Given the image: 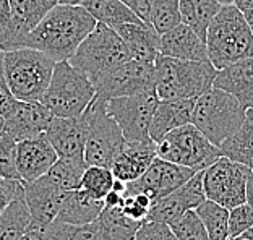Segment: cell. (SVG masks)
<instances>
[{"instance_id": "obj_1", "label": "cell", "mask_w": 253, "mask_h": 240, "mask_svg": "<svg viewBox=\"0 0 253 240\" xmlns=\"http://www.w3.org/2000/svg\"><path fill=\"white\" fill-rule=\"evenodd\" d=\"M96 25V20L82 5H55L23 39L20 49L26 47L42 52L55 64L67 62Z\"/></svg>"}, {"instance_id": "obj_2", "label": "cell", "mask_w": 253, "mask_h": 240, "mask_svg": "<svg viewBox=\"0 0 253 240\" xmlns=\"http://www.w3.org/2000/svg\"><path fill=\"white\" fill-rule=\"evenodd\" d=\"M210 64L217 72L253 57V36L244 13L226 5L210 23L205 38Z\"/></svg>"}, {"instance_id": "obj_3", "label": "cell", "mask_w": 253, "mask_h": 240, "mask_svg": "<svg viewBox=\"0 0 253 240\" xmlns=\"http://www.w3.org/2000/svg\"><path fill=\"white\" fill-rule=\"evenodd\" d=\"M55 62L34 49L0 52V70L15 99L41 102L52 78Z\"/></svg>"}, {"instance_id": "obj_4", "label": "cell", "mask_w": 253, "mask_h": 240, "mask_svg": "<svg viewBox=\"0 0 253 240\" xmlns=\"http://www.w3.org/2000/svg\"><path fill=\"white\" fill-rule=\"evenodd\" d=\"M154 89L159 101H197L200 96L212 89L217 73L210 62H185L164 55H158L154 60Z\"/></svg>"}, {"instance_id": "obj_5", "label": "cell", "mask_w": 253, "mask_h": 240, "mask_svg": "<svg viewBox=\"0 0 253 240\" xmlns=\"http://www.w3.org/2000/svg\"><path fill=\"white\" fill-rule=\"evenodd\" d=\"M247 109L234 96L221 89H210L195 101L192 125L211 145L219 148L242 127Z\"/></svg>"}, {"instance_id": "obj_6", "label": "cell", "mask_w": 253, "mask_h": 240, "mask_svg": "<svg viewBox=\"0 0 253 240\" xmlns=\"http://www.w3.org/2000/svg\"><path fill=\"white\" fill-rule=\"evenodd\" d=\"M94 96V86L82 70L75 68L68 60L57 62L41 104L52 117L73 119L83 116Z\"/></svg>"}, {"instance_id": "obj_7", "label": "cell", "mask_w": 253, "mask_h": 240, "mask_svg": "<svg viewBox=\"0 0 253 240\" xmlns=\"http://www.w3.org/2000/svg\"><path fill=\"white\" fill-rule=\"evenodd\" d=\"M128 60H131L130 52L119 34L97 23L68 62L82 70L94 86L106 75Z\"/></svg>"}, {"instance_id": "obj_8", "label": "cell", "mask_w": 253, "mask_h": 240, "mask_svg": "<svg viewBox=\"0 0 253 240\" xmlns=\"http://www.w3.org/2000/svg\"><path fill=\"white\" fill-rule=\"evenodd\" d=\"M86 123V143L83 161L86 165L111 169L119 153L124 150L125 138L116 123L106 111V102L93 99L88 109L84 111Z\"/></svg>"}, {"instance_id": "obj_9", "label": "cell", "mask_w": 253, "mask_h": 240, "mask_svg": "<svg viewBox=\"0 0 253 240\" xmlns=\"http://www.w3.org/2000/svg\"><path fill=\"white\" fill-rule=\"evenodd\" d=\"M156 145V156L164 161L200 172L221 158L219 148L205 138L192 123L172 130Z\"/></svg>"}, {"instance_id": "obj_10", "label": "cell", "mask_w": 253, "mask_h": 240, "mask_svg": "<svg viewBox=\"0 0 253 240\" xmlns=\"http://www.w3.org/2000/svg\"><path fill=\"white\" fill-rule=\"evenodd\" d=\"M253 172L227 158H217L203 170V190L210 201L231 211L247 200V180Z\"/></svg>"}, {"instance_id": "obj_11", "label": "cell", "mask_w": 253, "mask_h": 240, "mask_svg": "<svg viewBox=\"0 0 253 240\" xmlns=\"http://www.w3.org/2000/svg\"><path fill=\"white\" fill-rule=\"evenodd\" d=\"M159 98L156 89H146L141 93L117 98L106 102V111L122 131L125 141L138 143L149 140V127L158 107Z\"/></svg>"}, {"instance_id": "obj_12", "label": "cell", "mask_w": 253, "mask_h": 240, "mask_svg": "<svg viewBox=\"0 0 253 240\" xmlns=\"http://www.w3.org/2000/svg\"><path fill=\"white\" fill-rule=\"evenodd\" d=\"M154 83H156L154 64L128 60L94 84V99L107 102L111 99L126 98L141 91L153 89Z\"/></svg>"}, {"instance_id": "obj_13", "label": "cell", "mask_w": 253, "mask_h": 240, "mask_svg": "<svg viewBox=\"0 0 253 240\" xmlns=\"http://www.w3.org/2000/svg\"><path fill=\"white\" fill-rule=\"evenodd\" d=\"M195 174L197 170L156 158L140 179L126 184L125 195H146L154 203L185 185Z\"/></svg>"}, {"instance_id": "obj_14", "label": "cell", "mask_w": 253, "mask_h": 240, "mask_svg": "<svg viewBox=\"0 0 253 240\" xmlns=\"http://www.w3.org/2000/svg\"><path fill=\"white\" fill-rule=\"evenodd\" d=\"M206 200L203 190V170L195 174L185 185L177 188L170 195L154 201L149 208L146 222H159L169 226L177 221L183 213L197 209Z\"/></svg>"}, {"instance_id": "obj_15", "label": "cell", "mask_w": 253, "mask_h": 240, "mask_svg": "<svg viewBox=\"0 0 253 240\" xmlns=\"http://www.w3.org/2000/svg\"><path fill=\"white\" fill-rule=\"evenodd\" d=\"M23 192L31 218L30 231L42 232L57 219L67 192H62L50 184L45 175L30 184H23Z\"/></svg>"}, {"instance_id": "obj_16", "label": "cell", "mask_w": 253, "mask_h": 240, "mask_svg": "<svg viewBox=\"0 0 253 240\" xmlns=\"http://www.w3.org/2000/svg\"><path fill=\"white\" fill-rule=\"evenodd\" d=\"M57 159L59 158L45 135L16 143L15 169L21 184H30L44 177Z\"/></svg>"}, {"instance_id": "obj_17", "label": "cell", "mask_w": 253, "mask_h": 240, "mask_svg": "<svg viewBox=\"0 0 253 240\" xmlns=\"http://www.w3.org/2000/svg\"><path fill=\"white\" fill-rule=\"evenodd\" d=\"M86 130H88V123H86V116L83 114V116L73 119L54 117L44 135L59 159L83 161Z\"/></svg>"}, {"instance_id": "obj_18", "label": "cell", "mask_w": 253, "mask_h": 240, "mask_svg": "<svg viewBox=\"0 0 253 240\" xmlns=\"http://www.w3.org/2000/svg\"><path fill=\"white\" fill-rule=\"evenodd\" d=\"M52 119V114L41 102L16 101L11 111L0 120L13 136V140L20 143L44 135Z\"/></svg>"}, {"instance_id": "obj_19", "label": "cell", "mask_w": 253, "mask_h": 240, "mask_svg": "<svg viewBox=\"0 0 253 240\" xmlns=\"http://www.w3.org/2000/svg\"><path fill=\"white\" fill-rule=\"evenodd\" d=\"M8 5L11 11V30L0 52L20 49L23 39L59 3L57 0H8Z\"/></svg>"}, {"instance_id": "obj_20", "label": "cell", "mask_w": 253, "mask_h": 240, "mask_svg": "<svg viewBox=\"0 0 253 240\" xmlns=\"http://www.w3.org/2000/svg\"><path fill=\"white\" fill-rule=\"evenodd\" d=\"M159 55L185 62H210L205 41L182 23L159 36Z\"/></svg>"}, {"instance_id": "obj_21", "label": "cell", "mask_w": 253, "mask_h": 240, "mask_svg": "<svg viewBox=\"0 0 253 240\" xmlns=\"http://www.w3.org/2000/svg\"><path fill=\"white\" fill-rule=\"evenodd\" d=\"M156 158V145L151 140L138 143L126 141L124 150L114 161L111 172L116 180L131 184L146 172V169Z\"/></svg>"}, {"instance_id": "obj_22", "label": "cell", "mask_w": 253, "mask_h": 240, "mask_svg": "<svg viewBox=\"0 0 253 240\" xmlns=\"http://www.w3.org/2000/svg\"><path fill=\"white\" fill-rule=\"evenodd\" d=\"M212 88L234 96L245 109L253 107V57L217 72Z\"/></svg>"}, {"instance_id": "obj_23", "label": "cell", "mask_w": 253, "mask_h": 240, "mask_svg": "<svg viewBox=\"0 0 253 240\" xmlns=\"http://www.w3.org/2000/svg\"><path fill=\"white\" fill-rule=\"evenodd\" d=\"M193 106L195 101L190 99L159 101L151 120V127H149V140L158 143L172 130L192 123Z\"/></svg>"}, {"instance_id": "obj_24", "label": "cell", "mask_w": 253, "mask_h": 240, "mask_svg": "<svg viewBox=\"0 0 253 240\" xmlns=\"http://www.w3.org/2000/svg\"><path fill=\"white\" fill-rule=\"evenodd\" d=\"M116 31L128 49L131 60L154 64L159 55V34L146 25H120Z\"/></svg>"}, {"instance_id": "obj_25", "label": "cell", "mask_w": 253, "mask_h": 240, "mask_svg": "<svg viewBox=\"0 0 253 240\" xmlns=\"http://www.w3.org/2000/svg\"><path fill=\"white\" fill-rule=\"evenodd\" d=\"M104 209V201H97L88 197L83 190L67 192L63 198L62 208L59 211L55 221L65 222L73 226H86L93 224L99 218V214Z\"/></svg>"}, {"instance_id": "obj_26", "label": "cell", "mask_w": 253, "mask_h": 240, "mask_svg": "<svg viewBox=\"0 0 253 240\" xmlns=\"http://www.w3.org/2000/svg\"><path fill=\"white\" fill-rule=\"evenodd\" d=\"M82 7L93 16L96 23L111 30H116L120 25H145L120 0H83Z\"/></svg>"}, {"instance_id": "obj_27", "label": "cell", "mask_w": 253, "mask_h": 240, "mask_svg": "<svg viewBox=\"0 0 253 240\" xmlns=\"http://www.w3.org/2000/svg\"><path fill=\"white\" fill-rule=\"evenodd\" d=\"M180 23L188 26L203 39L206 38L210 23L222 8L216 0H179Z\"/></svg>"}, {"instance_id": "obj_28", "label": "cell", "mask_w": 253, "mask_h": 240, "mask_svg": "<svg viewBox=\"0 0 253 240\" xmlns=\"http://www.w3.org/2000/svg\"><path fill=\"white\" fill-rule=\"evenodd\" d=\"M140 226L125 218L120 208H104L96 219L97 240H135Z\"/></svg>"}, {"instance_id": "obj_29", "label": "cell", "mask_w": 253, "mask_h": 240, "mask_svg": "<svg viewBox=\"0 0 253 240\" xmlns=\"http://www.w3.org/2000/svg\"><path fill=\"white\" fill-rule=\"evenodd\" d=\"M221 156L245 165L253 172V117L247 116L242 127L219 146Z\"/></svg>"}, {"instance_id": "obj_30", "label": "cell", "mask_w": 253, "mask_h": 240, "mask_svg": "<svg viewBox=\"0 0 253 240\" xmlns=\"http://www.w3.org/2000/svg\"><path fill=\"white\" fill-rule=\"evenodd\" d=\"M30 211L25 201V192L10 203L0 216V240H20L30 231Z\"/></svg>"}, {"instance_id": "obj_31", "label": "cell", "mask_w": 253, "mask_h": 240, "mask_svg": "<svg viewBox=\"0 0 253 240\" xmlns=\"http://www.w3.org/2000/svg\"><path fill=\"white\" fill-rule=\"evenodd\" d=\"M88 165L84 161H77V159H57L55 164L49 169L45 177L50 184H54L62 192H73L80 188V182L84 169Z\"/></svg>"}, {"instance_id": "obj_32", "label": "cell", "mask_w": 253, "mask_h": 240, "mask_svg": "<svg viewBox=\"0 0 253 240\" xmlns=\"http://www.w3.org/2000/svg\"><path fill=\"white\" fill-rule=\"evenodd\" d=\"M195 213L198 214L200 221L203 222L210 240H229V234H227L229 211L226 208L219 206L214 201H210V200H205L195 209Z\"/></svg>"}, {"instance_id": "obj_33", "label": "cell", "mask_w": 253, "mask_h": 240, "mask_svg": "<svg viewBox=\"0 0 253 240\" xmlns=\"http://www.w3.org/2000/svg\"><path fill=\"white\" fill-rule=\"evenodd\" d=\"M114 175L111 169L96 167V165H88L84 169L82 182H80V190H83L86 195L97 201H104L109 192H112L114 187Z\"/></svg>"}, {"instance_id": "obj_34", "label": "cell", "mask_w": 253, "mask_h": 240, "mask_svg": "<svg viewBox=\"0 0 253 240\" xmlns=\"http://www.w3.org/2000/svg\"><path fill=\"white\" fill-rule=\"evenodd\" d=\"M177 25H180L179 0H153L149 26L153 28L154 33L163 36Z\"/></svg>"}, {"instance_id": "obj_35", "label": "cell", "mask_w": 253, "mask_h": 240, "mask_svg": "<svg viewBox=\"0 0 253 240\" xmlns=\"http://www.w3.org/2000/svg\"><path fill=\"white\" fill-rule=\"evenodd\" d=\"M41 234L45 240H97L96 221L86 226H73L54 221Z\"/></svg>"}, {"instance_id": "obj_36", "label": "cell", "mask_w": 253, "mask_h": 240, "mask_svg": "<svg viewBox=\"0 0 253 240\" xmlns=\"http://www.w3.org/2000/svg\"><path fill=\"white\" fill-rule=\"evenodd\" d=\"M177 240H210L203 222L200 221L195 209L183 213L177 221L168 226Z\"/></svg>"}, {"instance_id": "obj_37", "label": "cell", "mask_w": 253, "mask_h": 240, "mask_svg": "<svg viewBox=\"0 0 253 240\" xmlns=\"http://www.w3.org/2000/svg\"><path fill=\"white\" fill-rule=\"evenodd\" d=\"M16 141L0 120V177L10 180H20L15 169Z\"/></svg>"}, {"instance_id": "obj_38", "label": "cell", "mask_w": 253, "mask_h": 240, "mask_svg": "<svg viewBox=\"0 0 253 240\" xmlns=\"http://www.w3.org/2000/svg\"><path fill=\"white\" fill-rule=\"evenodd\" d=\"M151 204L153 201L146 195H125L120 209H122L125 218L138 222V224H143V222H146Z\"/></svg>"}, {"instance_id": "obj_39", "label": "cell", "mask_w": 253, "mask_h": 240, "mask_svg": "<svg viewBox=\"0 0 253 240\" xmlns=\"http://www.w3.org/2000/svg\"><path fill=\"white\" fill-rule=\"evenodd\" d=\"M253 226V209L247 203L229 211L227 234L229 239L240 237Z\"/></svg>"}, {"instance_id": "obj_40", "label": "cell", "mask_w": 253, "mask_h": 240, "mask_svg": "<svg viewBox=\"0 0 253 240\" xmlns=\"http://www.w3.org/2000/svg\"><path fill=\"white\" fill-rule=\"evenodd\" d=\"M135 240H177L166 224L159 222H143L136 232Z\"/></svg>"}, {"instance_id": "obj_41", "label": "cell", "mask_w": 253, "mask_h": 240, "mask_svg": "<svg viewBox=\"0 0 253 240\" xmlns=\"http://www.w3.org/2000/svg\"><path fill=\"white\" fill-rule=\"evenodd\" d=\"M23 195V184L20 180H10L0 177V216L10 206L11 201Z\"/></svg>"}, {"instance_id": "obj_42", "label": "cell", "mask_w": 253, "mask_h": 240, "mask_svg": "<svg viewBox=\"0 0 253 240\" xmlns=\"http://www.w3.org/2000/svg\"><path fill=\"white\" fill-rule=\"evenodd\" d=\"M120 2L133 11L136 15V18L141 23H145V25L149 26V15H151L153 0H120Z\"/></svg>"}, {"instance_id": "obj_43", "label": "cell", "mask_w": 253, "mask_h": 240, "mask_svg": "<svg viewBox=\"0 0 253 240\" xmlns=\"http://www.w3.org/2000/svg\"><path fill=\"white\" fill-rule=\"evenodd\" d=\"M11 30V11L8 0H0V50L2 45L7 42Z\"/></svg>"}, {"instance_id": "obj_44", "label": "cell", "mask_w": 253, "mask_h": 240, "mask_svg": "<svg viewBox=\"0 0 253 240\" xmlns=\"http://www.w3.org/2000/svg\"><path fill=\"white\" fill-rule=\"evenodd\" d=\"M16 101L18 99H15V96L11 94L8 84L3 78V73L0 70V119H3L7 116V114L11 111V107L15 106Z\"/></svg>"}, {"instance_id": "obj_45", "label": "cell", "mask_w": 253, "mask_h": 240, "mask_svg": "<svg viewBox=\"0 0 253 240\" xmlns=\"http://www.w3.org/2000/svg\"><path fill=\"white\" fill-rule=\"evenodd\" d=\"M124 203V195H120L117 192H109L107 197L104 198V208H120Z\"/></svg>"}, {"instance_id": "obj_46", "label": "cell", "mask_w": 253, "mask_h": 240, "mask_svg": "<svg viewBox=\"0 0 253 240\" xmlns=\"http://www.w3.org/2000/svg\"><path fill=\"white\" fill-rule=\"evenodd\" d=\"M234 7L242 13L253 10V0H234Z\"/></svg>"}, {"instance_id": "obj_47", "label": "cell", "mask_w": 253, "mask_h": 240, "mask_svg": "<svg viewBox=\"0 0 253 240\" xmlns=\"http://www.w3.org/2000/svg\"><path fill=\"white\" fill-rule=\"evenodd\" d=\"M245 203L253 209V174L249 177V180H247V200H245Z\"/></svg>"}, {"instance_id": "obj_48", "label": "cell", "mask_w": 253, "mask_h": 240, "mask_svg": "<svg viewBox=\"0 0 253 240\" xmlns=\"http://www.w3.org/2000/svg\"><path fill=\"white\" fill-rule=\"evenodd\" d=\"M20 240H45V239L42 237L41 232H38V231H28Z\"/></svg>"}, {"instance_id": "obj_49", "label": "cell", "mask_w": 253, "mask_h": 240, "mask_svg": "<svg viewBox=\"0 0 253 240\" xmlns=\"http://www.w3.org/2000/svg\"><path fill=\"white\" fill-rule=\"evenodd\" d=\"M244 18L247 21V25H249L250 31H252V36H253V10L252 11H247V13H244Z\"/></svg>"}, {"instance_id": "obj_50", "label": "cell", "mask_w": 253, "mask_h": 240, "mask_svg": "<svg viewBox=\"0 0 253 240\" xmlns=\"http://www.w3.org/2000/svg\"><path fill=\"white\" fill-rule=\"evenodd\" d=\"M83 0H57L59 5H82Z\"/></svg>"}, {"instance_id": "obj_51", "label": "cell", "mask_w": 253, "mask_h": 240, "mask_svg": "<svg viewBox=\"0 0 253 240\" xmlns=\"http://www.w3.org/2000/svg\"><path fill=\"white\" fill-rule=\"evenodd\" d=\"M240 237H242V239H245V240H253V226H252L250 229L247 231V232H244V234H242V236H240Z\"/></svg>"}, {"instance_id": "obj_52", "label": "cell", "mask_w": 253, "mask_h": 240, "mask_svg": "<svg viewBox=\"0 0 253 240\" xmlns=\"http://www.w3.org/2000/svg\"><path fill=\"white\" fill-rule=\"evenodd\" d=\"M217 3H221L222 7H226V5H234V0H216Z\"/></svg>"}, {"instance_id": "obj_53", "label": "cell", "mask_w": 253, "mask_h": 240, "mask_svg": "<svg viewBox=\"0 0 253 240\" xmlns=\"http://www.w3.org/2000/svg\"><path fill=\"white\" fill-rule=\"evenodd\" d=\"M247 116H252V117H253V107H250V109H247Z\"/></svg>"}, {"instance_id": "obj_54", "label": "cell", "mask_w": 253, "mask_h": 240, "mask_svg": "<svg viewBox=\"0 0 253 240\" xmlns=\"http://www.w3.org/2000/svg\"><path fill=\"white\" fill-rule=\"evenodd\" d=\"M229 240H245V239H242V237H235V239H229Z\"/></svg>"}]
</instances>
